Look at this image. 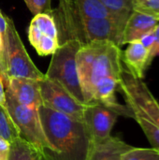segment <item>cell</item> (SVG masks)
I'll return each instance as SVG.
<instances>
[{
    "label": "cell",
    "mask_w": 159,
    "mask_h": 160,
    "mask_svg": "<svg viewBox=\"0 0 159 160\" xmlns=\"http://www.w3.org/2000/svg\"><path fill=\"white\" fill-rule=\"evenodd\" d=\"M75 8L78 17L81 19H100V18H121L115 15L100 0H75Z\"/></svg>",
    "instance_id": "obj_16"
},
{
    "label": "cell",
    "mask_w": 159,
    "mask_h": 160,
    "mask_svg": "<svg viewBox=\"0 0 159 160\" xmlns=\"http://www.w3.org/2000/svg\"><path fill=\"white\" fill-rule=\"evenodd\" d=\"M154 33H155V36H156V42H155L154 48H153L152 52H151V56H152L153 59L156 56L159 55V22L158 24L157 25V27L155 28Z\"/></svg>",
    "instance_id": "obj_24"
},
{
    "label": "cell",
    "mask_w": 159,
    "mask_h": 160,
    "mask_svg": "<svg viewBox=\"0 0 159 160\" xmlns=\"http://www.w3.org/2000/svg\"><path fill=\"white\" fill-rule=\"evenodd\" d=\"M39 87L43 106L82 121L86 104L79 102L61 85L47 78L39 81Z\"/></svg>",
    "instance_id": "obj_8"
},
{
    "label": "cell",
    "mask_w": 159,
    "mask_h": 160,
    "mask_svg": "<svg viewBox=\"0 0 159 160\" xmlns=\"http://www.w3.org/2000/svg\"><path fill=\"white\" fill-rule=\"evenodd\" d=\"M52 16L58 30L59 44L71 38L80 40L81 21L76 12L75 0H59L58 8L53 10Z\"/></svg>",
    "instance_id": "obj_11"
},
{
    "label": "cell",
    "mask_w": 159,
    "mask_h": 160,
    "mask_svg": "<svg viewBox=\"0 0 159 160\" xmlns=\"http://www.w3.org/2000/svg\"><path fill=\"white\" fill-rule=\"evenodd\" d=\"M38 116L50 149L42 160H87L94 141L82 121L41 105Z\"/></svg>",
    "instance_id": "obj_2"
},
{
    "label": "cell",
    "mask_w": 159,
    "mask_h": 160,
    "mask_svg": "<svg viewBox=\"0 0 159 160\" xmlns=\"http://www.w3.org/2000/svg\"><path fill=\"white\" fill-rule=\"evenodd\" d=\"M0 105L7 108L6 104V88L3 82V79L0 75Z\"/></svg>",
    "instance_id": "obj_25"
},
{
    "label": "cell",
    "mask_w": 159,
    "mask_h": 160,
    "mask_svg": "<svg viewBox=\"0 0 159 160\" xmlns=\"http://www.w3.org/2000/svg\"><path fill=\"white\" fill-rule=\"evenodd\" d=\"M9 143L4 139L0 138V160L8 159Z\"/></svg>",
    "instance_id": "obj_23"
},
{
    "label": "cell",
    "mask_w": 159,
    "mask_h": 160,
    "mask_svg": "<svg viewBox=\"0 0 159 160\" xmlns=\"http://www.w3.org/2000/svg\"><path fill=\"white\" fill-rule=\"evenodd\" d=\"M108 9L117 16L128 18L133 11V0H100Z\"/></svg>",
    "instance_id": "obj_20"
},
{
    "label": "cell",
    "mask_w": 159,
    "mask_h": 160,
    "mask_svg": "<svg viewBox=\"0 0 159 160\" xmlns=\"http://www.w3.org/2000/svg\"><path fill=\"white\" fill-rule=\"evenodd\" d=\"M7 160H41V154L31 143L18 138L9 143Z\"/></svg>",
    "instance_id": "obj_17"
},
{
    "label": "cell",
    "mask_w": 159,
    "mask_h": 160,
    "mask_svg": "<svg viewBox=\"0 0 159 160\" xmlns=\"http://www.w3.org/2000/svg\"><path fill=\"white\" fill-rule=\"evenodd\" d=\"M82 45V41L77 38H71L60 44L52 54L45 78L58 83L76 100L85 104L76 65V55Z\"/></svg>",
    "instance_id": "obj_3"
},
{
    "label": "cell",
    "mask_w": 159,
    "mask_h": 160,
    "mask_svg": "<svg viewBox=\"0 0 159 160\" xmlns=\"http://www.w3.org/2000/svg\"><path fill=\"white\" fill-rule=\"evenodd\" d=\"M12 97L22 105L38 110L42 105L39 81L27 78H10L6 86Z\"/></svg>",
    "instance_id": "obj_12"
},
{
    "label": "cell",
    "mask_w": 159,
    "mask_h": 160,
    "mask_svg": "<svg viewBox=\"0 0 159 160\" xmlns=\"http://www.w3.org/2000/svg\"><path fill=\"white\" fill-rule=\"evenodd\" d=\"M133 10L159 20V0H133Z\"/></svg>",
    "instance_id": "obj_21"
},
{
    "label": "cell",
    "mask_w": 159,
    "mask_h": 160,
    "mask_svg": "<svg viewBox=\"0 0 159 160\" xmlns=\"http://www.w3.org/2000/svg\"><path fill=\"white\" fill-rule=\"evenodd\" d=\"M28 9L34 14L46 13L52 15L53 9L52 8V0H23Z\"/></svg>",
    "instance_id": "obj_22"
},
{
    "label": "cell",
    "mask_w": 159,
    "mask_h": 160,
    "mask_svg": "<svg viewBox=\"0 0 159 160\" xmlns=\"http://www.w3.org/2000/svg\"><path fill=\"white\" fill-rule=\"evenodd\" d=\"M122 62L133 76L143 80L153 59L150 52L138 40L127 44V49L122 52Z\"/></svg>",
    "instance_id": "obj_13"
},
{
    "label": "cell",
    "mask_w": 159,
    "mask_h": 160,
    "mask_svg": "<svg viewBox=\"0 0 159 160\" xmlns=\"http://www.w3.org/2000/svg\"><path fill=\"white\" fill-rule=\"evenodd\" d=\"M132 116L141 115L159 128V101L143 80L133 76L124 66L118 90Z\"/></svg>",
    "instance_id": "obj_4"
},
{
    "label": "cell",
    "mask_w": 159,
    "mask_h": 160,
    "mask_svg": "<svg viewBox=\"0 0 159 160\" xmlns=\"http://www.w3.org/2000/svg\"><path fill=\"white\" fill-rule=\"evenodd\" d=\"M28 38L39 55L52 54L60 45L53 16L46 13L35 15L28 28Z\"/></svg>",
    "instance_id": "obj_9"
},
{
    "label": "cell",
    "mask_w": 159,
    "mask_h": 160,
    "mask_svg": "<svg viewBox=\"0 0 159 160\" xmlns=\"http://www.w3.org/2000/svg\"><path fill=\"white\" fill-rule=\"evenodd\" d=\"M8 28V46H7V76L4 83L5 88L10 78H27L33 80H43V74L33 63L23 43L16 30L13 21L7 17Z\"/></svg>",
    "instance_id": "obj_6"
},
{
    "label": "cell",
    "mask_w": 159,
    "mask_h": 160,
    "mask_svg": "<svg viewBox=\"0 0 159 160\" xmlns=\"http://www.w3.org/2000/svg\"><path fill=\"white\" fill-rule=\"evenodd\" d=\"M127 19L100 18L81 19V41L82 44L92 41H110L122 47Z\"/></svg>",
    "instance_id": "obj_7"
},
{
    "label": "cell",
    "mask_w": 159,
    "mask_h": 160,
    "mask_svg": "<svg viewBox=\"0 0 159 160\" xmlns=\"http://www.w3.org/2000/svg\"><path fill=\"white\" fill-rule=\"evenodd\" d=\"M6 104L11 118L20 131L21 138L31 143L40 154L45 149H50V145L42 129L37 110L22 105L7 90Z\"/></svg>",
    "instance_id": "obj_5"
},
{
    "label": "cell",
    "mask_w": 159,
    "mask_h": 160,
    "mask_svg": "<svg viewBox=\"0 0 159 160\" xmlns=\"http://www.w3.org/2000/svg\"><path fill=\"white\" fill-rule=\"evenodd\" d=\"M122 52L110 41L84 43L76 55L77 72L86 105L102 103L121 116L132 118L130 110L119 103L115 95L124 68Z\"/></svg>",
    "instance_id": "obj_1"
},
{
    "label": "cell",
    "mask_w": 159,
    "mask_h": 160,
    "mask_svg": "<svg viewBox=\"0 0 159 160\" xmlns=\"http://www.w3.org/2000/svg\"><path fill=\"white\" fill-rule=\"evenodd\" d=\"M121 116L119 112L102 103L88 104L83 112L85 124L94 142L104 141L112 136V130Z\"/></svg>",
    "instance_id": "obj_10"
},
{
    "label": "cell",
    "mask_w": 159,
    "mask_h": 160,
    "mask_svg": "<svg viewBox=\"0 0 159 160\" xmlns=\"http://www.w3.org/2000/svg\"><path fill=\"white\" fill-rule=\"evenodd\" d=\"M133 146L118 137L94 142L87 160H121L123 155Z\"/></svg>",
    "instance_id": "obj_15"
},
{
    "label": "cell",
    "mask_w": 159,
    "mask_h": 160,
    "mask_svg": "<svg viewBox=\"0 0 159 160\" xmlns=\"http://www.w3.org/2000/svg\"><path fill=\"white\" fill-rule=\"evenodd\" d=\"M41 160H42V159H41Z\"/></svg>",
    "instance_id": "obj_26"
},
{
    "label": "cell",
    "mask_w": 159,
    "mask_h": 160,
    "mask_svg": "<svg viewBox=\"0 0 159 160\" xmlns=\"http://www.w3.org/2000/svg\"><path fill=\"white\" fill-rule=\"evenodd\" d=\"M121 160H159V151L151 148H140L133 146L126 152Z\"/></svg>",
    "instance_id": "obj_19"
},
{
    "label": "cell",
    "mask_w": 159,
    "mask_h": 160,
    "mask_svg": "<svg viewBox=\"0 0 159 160\" xmlns=\"http://www.w3.org/2000/svg\"><path fill=\"white\" fill-rule=\"evenodd\" d=\"M158 22V19L153 16L133 10L130 13L124 29L123 44L125 45L140 40L144 35L154 31Z\"/></svg>",
    "instance_id": "obj_14"
},
{
    "label": "cell",
    "mask_w": 159,
    "mask_h": 160,
    "mask_svg": "<svg viewBox=\"0 0 159 160\" xmlns=\"http://www.w3.org/2000/svg\"><path fill=\"white\" fill-rule=\"evenodd\" d=\"M0 138L8 143L21 138L20 131L7 108L0 105Z\"/></svg>",
    "instance_id": "obj_18"
}]
</instances>
